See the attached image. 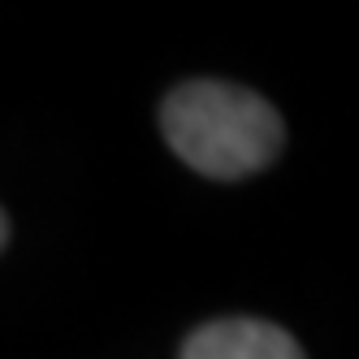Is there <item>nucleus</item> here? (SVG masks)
Segmentation results:
<instances>
[{
    "mask_svg": "<svg viewBox=\"0 0 359 359\" xmlns=\"http://www.w3.org/2000/svg\"><path fill=\"white\" fill-rule=\"evenodd\" d=\"M5 238H9V217H5V208H0V247H5Z\"/></svg>",
    "mask_w": 359,
    "mask_h": 359,
    "instance_id": "obj_3",
    "label": "nucleus"
},
{
    "mask_svg": "<svg viewBox=\"0 0 359 359\" xmlns=\"http://www.w3.org/2000/svg\"><path fill=\"white\" fill-rule=\"evenodd\" d=\"M161 135L195 173L221 182L269 169L286 139L264 95L217 79L173 87L161 104Z\"/></svg>",
    "mask_w": 359,
    "mask_h": 359,
    "instance_id": "obj_1",
    "label": "nucleus"
},
{
    "mask_svg": "<svg viewBox=\"0 0 359 359\" xmlns=\"http://www.w3.org/2000/svg\"><path fill=\"white\" fill-rule=\"evenodd\" d=\"M182 359H307L281 325L269 320H212L195 329Z\"/></svg>",
    "mask_w": 359,
    "mask_h": 359,
    "instance_id": "obj_2",
    "label": "nucleus"
}]
</instances>
